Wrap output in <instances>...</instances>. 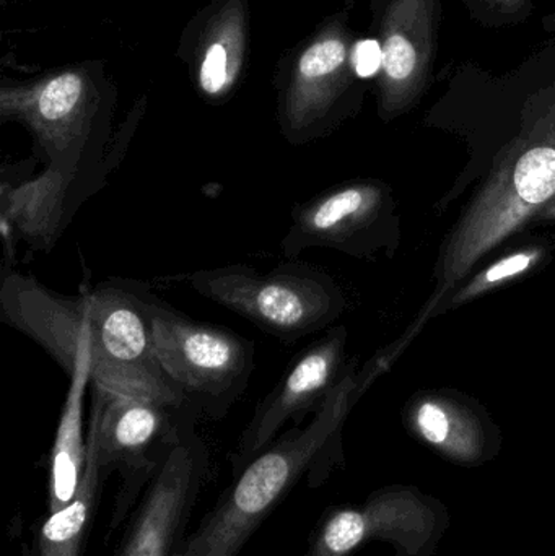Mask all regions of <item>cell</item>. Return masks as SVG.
Returning <instances> with one entry per match:
<instances>
[{
  "instance_id": "obj_1",
  "label": "cell",
  "mask_w": 555,
  "mask_h": 556,
  "mask_svg": "<svg viewBox=\"0 0 555 556\" xmlns=\"http://www.w3.org/2000/svg\"><path fill=\"white\" fill-rule=\"evenodd\" d=\"M150 293L142 281L110 278L81 293L64 294L33 276L3 270L0 319L45 350L65 375L75 346L84 343L91 355V384L172 407H191L156 358Z\"/></svg>"
},
{
  "instance_id": "obj_2",
  "label": "cell",
  "mask_w": 555,
  "mask_h": 556,
  "mask_svg": "<svg viewBox=\"0 0 555 556\" xmlns=\"http://www.w3.org/2000/svg\"><path fill=\"white\" fill-rule=\"evenodd\" d=\"M117 90L101 62H85L25 84L0 88V117L18 123L35 140L45 172L103 189L119 163L111 149Z\"/></svg>"
},
{
  "instance_id": "obj_3",
  "label": "cell",
  "mask_w": 555,
  "mask_h": 556,
  "mask_svg": "<svg viewBox=\"0 0 555 556\" xmlns=\"http://www.w3.org/2000/svg\"><path fill=\"white\" fill-rule=\"evenodd\" d=\"M351 382H339L308 425L280 434L234 473V483L173 556H238L293 486L319 470L326 473L351 404Z\"/></svg>"
},
{
  "instance_id": "obj_4",
  "label": "cell",
  "mask_w": 555,
  "mask_h": 556,
  "mask_svg": "<svg viewBox=\"0 0 555 556\" xmlns=\"http://www.w3.org/2000/svg\"><path fill=\"white\" fill-rule=\"evenodd\" d=\"M555 195V101L517 140L453 233L443 288L453 287L485 253Z\"/></svg>"
},
{
  "instance_id": "obj_5",
  "label": "cell",
  "mask_w": 555,
  "mask_h": 556,
  "mask_svg": "<svg viewBox=\"0 0 555 556\" xmlns=\"http://www.w3.org/2000/svg\"><path fill=\"white\" fill-rule=\"evenodd\" d=\"M178 280L287 345L325 329L342 307L331 278L293 260L267 273L248 264H230L195 270Z\"/></svg>"
},
{
  "instance_id": "obj_6",
  "label": "cell",
  "mask_w": 555,
  "mask_h": 556,
  "mask_svg": "<svg viewBox=\"0 0 555 556\" xmlns=\"http://www.w3.org/2000/svg\"><path fill=\"white\" fill-rule=\"evenodd\" d=\"M153 349L165 375L199 415L220 420L250 386L253 340L201 323L150 293Z\"/></svg>"
},
{
  "instance_id": "obj_7",
  "label": "cell",
  "mask_w": 555,
  "mask_h": 556,
  "mask_svg": "<svg viewBox=\"0 0 555 556\" xmlns=\"http://www.w3.org/2000/svg\"><path fill=\"white\" fill-rule=\"evenodd\" d=\"M351 31L336 15L293 49L277 72V124L290 146L325 137L338 123L355 78Z\"/></svg>"
},
{
  "instance_id": "obj_8",
  "label": "cell",
  "mask_w": 555,
  "mask_h": 556,
  "mask_svg": "<svg viewBox=\"0 0 555 556\" xmlns=\"http://www.w3.org/2000/svg\"><path fill=\"white\" fill-rule=\"evenodd\" d=\"M450 526L443 503L416 486L377 490L364 503L329 513L303 556H352L371 541L396 556H430Z\"/></svg>"
},
{
  "instance_id": "obj_9",
  "label": "cell",
  "mask_w": 555,
  "mask_h": 556,
  "mask_svg": "<svg viewBox=\"0 0 555 556\" xmlns=\"http://www.w3.org/2000/svg\"><path fill=\"white\" fill-rule=\"evenodd\" d=\"M194 414L150 477L117 556H173L182 542L199 490L209 472V451Z\"/></svg>"
},
{
  "instance_id": "obj_10",
  "label": "cell",
  "mask_w": 555,
  "mask_h": 556,
  "mask_svg": "<svg viewBox=\"0 0 555 556\" xmlns=\"http://www.w3.org/2000/svg\"><path fill=\"white\" fill-rule=\"evenodd\" d=\"M192 407H172L129 397L91 384V414L87 444L97 451L103 470L150 480L162 457L178 440Z\"/></svg>"
},
{
  "instance_id": "obj_11",
  "label": "cell",
  "mask_w": 555,
  "mask_h": 556,
  "mask_svg": "<svg viewBox=\"0 0 555 556\" xmlns=\"http://www.w3.org/2000/svg\"><path fill=\"white\" fill-rule=\"evenodd\" d=\"M344 355V333L339 329L297 353L269 394L254 408L231 456L234 473L263 453L289 424L299 427L306 415L318 412L338 388Z\"/></svg>"
},
{
  "instance_id": "obj_12",
  "label": "cell",
  "mask_w": 555,
  "mask_h": 556,
  "mask_svg": "<svg viewBox=\"0 0 555 556\" xmlns=\"http://www.w3.org/2000/svg\"><path fill=\"white\" fill-rule=\"evenodd\" d=\"M248 48V0H214L182 33L179 54L198 93L211 103H224L243 77Z\"/></svg>"
},
{
  "instance_id": "obj_13",
  "label": "cell",
  "mask_w": 555,
  "mask_h": 556,
  "mask_svg": "<svg viewBox=\"0 0 555 556\" xmlns=\"http://www.w3.org/2000/svg\"><path fill=\"white\" fill-rule=\"evenodd\" d=\"M437 0H390L381 23V110L413 100L429 77L436 49Z\"/></svg>"
},
{
  "instance_id": "obj_14",
  "label": "cell",
  "mask_w": 555,
  "mask_h": 556,
  "mask_svg": "<svg viewBox=\"0 0 555 556\" xmlns=\"http://www.w3.org/2000/svg\"><path fill=\"white\" fill-rule=\"evenodd\" d=\"M380 192L368 185L339 186L299 202L283 237V256L297 260L310 248H349L375 218Z\"/></svg>"
},
{
  "instance_id": "obj_15",
  "label": "cell",
  "mask_w": 555,
  "mask_h": 556,
  "mask_svg": "<svg viewBox=\"0 0 555 556\" xmlns=\"http://www.w3.org/2000/svg\"><path fill=\"white\" fill-rule=\"evenodd\" d=\"M88 388H91V355L87 345L80 343L72 355L68 391L52 443L49 513L59 511L74 500L84 477L87 464L84 408Z\"/></svg>"
},
{
  "instance_id": "obj_16",
  "label": "cell",
  "mask_w": 555,
  "mask_h": 556,
  "mask_svg": "<svg viewBox=\"0 0 555 556\" xmlns=\"http://www.w3.org/2000/svg\"><path fill=\"white\" fill-rule=\"evenodd\" d=\"M103 472L97 451L87 444V464L77 495L64 508L49 513L39 532V556H80Z\"/></svg>"
},
{
  "instance_id": "obj_17",
  "label": "cell",
  "mask_w": 555,
  "mask_h": 556,
  "mask_svg": "<svg viewBox=\"0 0 555 556\" xmlns=\"http://www.w3.org/2000/svg\"><path fill=\"white\" fill-rule=\"evenodd\" d=\"M414 430L430 446L459 464H479L488 454L485 438L475 420L427 401L414 414Z\"/></svg>"
},
{
  "instance_id": "obj_18",
  "label": "cell",
  "mask_w": 555,
  "mask_h": 556,
  "mask_svg": "<svg viewBox=\"0 0 555 556\" xmlns=\"http://www.w3.org/2000/svg\"><path fill=\"white\" fill-rule=\"evenodd\" d=\"M537 253H520L505 257L501 263L485 270L482 276L476 278L459 298L472 296V294L479 293V291H484L485 288L491 287V285L499 283V281L507 280L508 277H515L518 276V274L525 273V270L530 269L531 264L537 261Z\"/></svg>"
},
{
  "instance_id": "obj_19",
  "label": "cell",
  "mask_w": 555,
  "mask_h": 556,
  "mask_svg": "<svg viewBox=\"0 0 555 556\" xmlns=\"http://www.w3.org/2000/svg\"><path fill=\"white\" fill-rule=\"evenodd\" d=\"M352 64H354L358 78L377 75L383 65L380 42L375 39H362V41L355 42L354 51H352Z\"/></svg>"
},
{
  "instance_id": "obj_20",
  "label": "cell",
  "mask_w": 555,
  "mask_h": 556,
  "mask_svg": "<svg viewBox=\"0 0 555 556\" xmlns=\"http://www.w3.org/2000/svg\"><path fill=\"white\" fill-rule=\"evenodd\" d=\"M502 12H517L521 7L527 5L528 0H491Z\"/></svg>"
},
{
  "instance_id": "obj_21",
  "label": "cell",
  "mask_w": 555,
  "mask_h": 556,
  "mask_svg": "<svg viewBox=\"0 0 555 556\" xmlns=\"http://www.w3.org/2000/svg\"><path fill=\"white\" fill-rule=\"evenodd\" d=\"M9 2H18V0H2L3 5H7Z\"/></svg>"
}]
</instances>
